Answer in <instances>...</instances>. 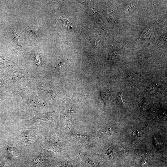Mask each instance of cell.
<instances>
[{"mask_svg": "<svg viewBox=\"0 0 167 167\" xmlns=\"http://www.w3.org/2000/svg\"><path fill=\"white\" fill-rule=\"evenodd\" d=\"M38 127L20 126L15 128L11 140L21 149L25 156L36 153L41 148Z\"/></svg>", "mask_w": 167, "mask_h": 167, "instance_id": "6da1fadb", "label": "cell"}, {"mask_svg": "<svg viewBox=\"0 0 167 167\" xmlns=\"http://www.w3.org/2000/svg\"><path fill=\"white\" fill-rule=\"evenodd\" d=\"M122 92H120L118 93L117 96V101L119 105H122L123 104V102L122 100Z\"/></svg>", "mask_w": 167, "mask_h": 167, "instance_id": "7c38bea8", "label": "cell"}, {"mask_svg": "<svg viewBox=\"0 0 167 167\" xmlns=\"http://www.w3.org/2000/svg\"><path fill=\"white\" fill-rule=\"evenodd\" d=\"M75 135L79 141L89 142L92 139V135L91 134H85L82 135L75 133Z\"/></svg>", "mask_w": 167, "mask_h": 167, "instance_id": "3957f363", "label": "cell"}, {"mask_svg": "<svg viewBox=\"0 0 167 167\" xmlns=\"http://www.w3.org/2000/svg\"><path fill=\"white\" fill-rule=\"evenodd\" d=\"M148 105V103L146 101L143 102L141 105V108L143 109L146 108Z\"/></svg>", "mask_w": 167, "mask_h": 167, "instance_id": "4fadbf2b", "label": "cell"}, {"mask_svg": "<svg viewBox=\"0 0 167 167\" xmlns=\"http://www.w3.org/2000/svg\"><path fill=\"white\" fill-rule=\"evenodd\" d=\"M141 78V75L137 73H129L127 76L128 80L130 82H134L138 81Z\"/></svg>", "mask_w": 167, "mask_h": 167, "instance_id": "8992f818", "label": "cell"}, {"mask_svg": "<svg viewBox=\"0 0 167 167\" xmlns=\"http://www.w3.org/2000/svg\"><path fill=\"white\" fill-rule=\"evenodd\" d=\"M100 96L102 101L105 103L109 100L110 94L109 91L105 90L101 92Z\"/></svg>", "mask_w": 167, "mask_h": 167, "instance_id": "52a82bcc", "label": "cell"}, {"mask_svg": "<svg viewBox=\"0 0 167 167\" xmlns=\"http://www.w3.org/2000/svg\"><path fill=\"white\" fill-rule=\"evenodd\" d=\"M159 86L156 83L152 84L149 88V90L152 92H156L158 89Z\"/></svg>", "mask_w": 167, "mask_h": 167, "instance_id": "8fae6325", "label": "cell"}, {"mask_svg": "<svg viewBox=\"0 0 167 167\" xmlns=\"http://www.w3.org/2000/svg\"><path fill=\"white\" fill-rule=\"evenodd\" d=\"M0 167H8L3 162L0 161Z\"/></svg>", "mask_w": 167, "mask_h": 167, "instance_id": "5bb4252c", "label": "cell"}, {"mask_svg": "<svg viewBox=\"0 0 167 167\" xmlns=\"http://www.w3.org/2000/svg\"><path fill=\"white\" fill-rule=\"evenodd\" d=\"M57 165L58 167H73L71 164L64 161L58 162Z\"/></svg>", "mask_w": 167, "mask_h": 167, "instance_id": "9c48e42d", "label": "cell"}, {"mask_svg": "<svg viewBox=\"0 0 167 167\" xmlns=\"http://www.w3.org/2000/svg\"><path fill=\"white\" fill-rule=\"evenodd\" d=\"M50 156L48 151L41 148L38 156L32 161L27 162L24 167H45L46 161Z\"/></svg>", "mask_w": 167, "mask_h": 167, "instance_id": "7a4b0ae2", "label": "cell"}, {"mask_svg": "<svg viewBox=\"0 0 167 167\" xmlns=\"http://www.w3.org/2000/svg\"><path fill=\"white\" fill-rule=\"evenodd\" d=\"M137 134V131L134 129H131L128 131V135L131 138L134 139L136 138Z\"/></svg>", "mask_w": 167, "mask_h": 167, "instance_id": "30bf717a", "label": "cell"}, {"mask_svg": "<svg viewBox=\"0 0 167 167\" xmlns=\"http://www.w3.org/2000/svg\"><path fill=\"white\" fill-rule=\"evenodd\" d=\"M59 19L62 20L63 23V25L64 28L70 30L73 29L74 26L68 20L66 19L62 18L60 16L59 17Z\"/></svg>", "mask_w": 167, "mask_h": 167, "instance_id": "5b68a950", "label": "cell"}, {"mask_svg": "<svg viewBox=\"0 0 167 167\" xmlns=\"http://www.w3.org/2000/svg\"><path fill=\"white\" fill-rule=\"evenodd\" d=\"M12 32L13 33L14 41H15L17 45L20 47H21V42L20 39V36L17 35L14 30L13 29H12Z\"/></svg>", "mask_w": 167, "mask_h": 167, "instance_id": "ba28073f", "label": "cell"}, {"mask_svg": "<svg viewBox=\"0 0 167 167\" xmlns=\"http://www.w3.org/2000/svg\"><path fill=\"white\" fill-rule=\"evenodd\" d=\"M80 156L85 162L87 163H88L89 165L92 166L96 165H98L97 164H95L96 162L93 159H92V157L89 155L84 154H81L80 155Z\"/></svg>", "mask_w": 167, "mask_h": 167, "instance_id": "277c9868", "label": "cell"}]
</instances>
